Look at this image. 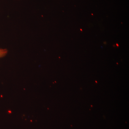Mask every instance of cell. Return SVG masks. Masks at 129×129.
<instances>
[{
  "mask_svg": "<svg viewBox=\"0 0 129 129\" xmlns=\"http://www.w3.org/2000/svg\"><path fill=\"white\" fill-rule=\"evenodd\" d=\"M8 51L6 48H0V58L4 57L7 55Z\"/></svg>",
  "mask_w": 129,
  "mask_h": 129,
  "instance_id": "6da1fadb",
  "label": "cell"
}]
</instances>
